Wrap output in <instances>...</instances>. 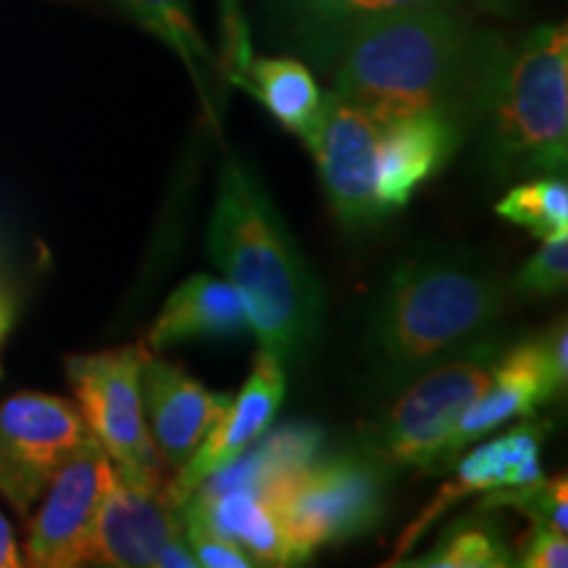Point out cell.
<instances>
[{
    "label": "cell",
    "instance_id": "obj_1",
    "mask_svg": "<svg viewBox=\"0 0 568 568\" xmlns=\"http://www.w3.org/2000/svg\"><path fill=\"white\" fill-rule=\"evenodd\" d=\"M506 53L443 6L355 19L335 71V95L376 119L418 111L485 116Z\"/></svg>",
    "mask_w": 568,
    "mask_h": 568
},
{
    "label": "cell",
    "instance_id": "obj_2",
    "mask_svg": "<svg viewBox=\"0 0 568 568\" xmlns=\"http://www.w3.org/2000/svg\"><path fill=\"white\" fill-rule=\"evenodd\" d=\"M506 284L487 261L458 247H432L389 272L368 318V372L385 393L410 376L495 337Z\"/></svg>",
    "mask_w": 568,
    "mask_h": 568
},
{
    "label": "cell",
    "instance_id": "obj_3",
    "mask_svg": "<svg viewBox=\"0 0 568 568\" xmlns=\"http://www.w3.org/2000/svg\"><path fill=\"white\" fill-rule=\"evenodd\" d=\"M209 253L243 295L247 322L264 351L282 364L303 358L322 326V284L266 190L237 159H226L219 172Z\"/></svg>",
    "mask_w": 568,
    "mask_h": 568
},
{
    "label": "cell",
    "instance_id": "obj_4",
    "mask_svg": "<svg viewBox=\"0 0 568 568\" xmlns=\"http://www.w3.org/2000/svg\"><path fill=\"white\" fill-rule=\"evenodd\" d=\"M487 155L503 174H560L568 159V32L545 24L506 53L485 109Z\"/></svg>",
    "mask_w": 568,
    "mask_h": 568
},
{
    "label": "cell",
    "instance_id": "obj_5",
    "mask_svg": "<svg viewBox=\"0 0 568 568\" xmlns=\"http://www.w3.org/2000/svg\"><path fill=\"white\" fill-rule=\"evenodd\" d=\"M500 353V339L489 337L410 376L389 393L393 400L364 424L358 450L387 471H432L443 466L447 439L466 408L493 385Z\"/></svg>",
    "mask_w": 568,
    "mask_h": 568
},
{
    "label": "cell",
    "instance_id": "obj_6",
    "mask_svg": "<svg viewBox=\"0 0 568 568\" xmlns=\"http://www.w3.org/2000/svg\"><path fill=\"white\" fill-rule=\"evenodd\" d=\"M268 506L280 518L287 564L301 566L324 545L368 535L387 514V468L366 453L318 458Z\"/></svg>",
    "mask_w": 568,
    "mask_h": 568
},
{
    "label": "cell",
    "instance_id": "obj_7",
    "mask_svg": "<svg viewBox=\"0 0 568 568\" xmlns=\"http://www.w3.org/2000/svg\"><path fill=\"white\" fill-rule=\"evenodd\" d=\"M151 351L126 345L119 351L71 355L67 374L77 408L116 468L161 477V453L155 447L142 408V366Z\"/></svg>",
    "mask_w": 568,
    "mask_h": 568
},
{
    "label": "cell",
    "instance_id": "obj_8",
    "mask_svg": "<svg viewBox=\"0 0 568 568\" xmlns=\"http://www.w3.org/2000/svg\"><path fill=\"white\" fill-rule=\"evenodd\" d=\"M90 437L67 397L21 393L0 403V495L30 516L55 471Z\"/></svg>",
    "mask_w": 568,
    "mask_h": 568
},
{
    "label": "cell",
    "instance_id": "obj_9",
    "mask_svg": "<svg viewBox=\"0 0 568 568\" xmlns=\"http://www.w3.org/2000/svg\"><path fill=\"white\" fill-rule=\"evenodd\" d=\"M113 479V464L95 437L67 458L40 497L27 527L24 564L34 568L88 566L98 510Z\"/></svg>",
    "mask_w": 568,
    "mask_h": 568
},
{
    "label": "cell",
    "instance_id": "obj_10",
    "mask_svg": "<svg viewBox=\"0 0 568 568\" xmlns=\"http://www.w3.org/2000/svg\"><path fill=\"white\" fill-rule=\"evenodd\" d=\"M379 132L382 119L329 92L314 134L305 140L316 159L332 213L351 230H366L385 219L376 201Z\"/></svg>",
    "mask_w": 568,
    "mask_h": 568
},
{
    "label": "cell",
    "instance_id": "obj_11",
    "mask_svg": "<svg viewBox=\"0 0 568 568\" xmlns=\"http://www.w3.org/2000/svg\"><path fill=\"white\" fill-rule=\"evenodd\" d=\"M184 539L182 506L155 474L113 466L98 510L88 566L151 568L166 545Z\"/></svg>",
    "mask_w": 568,
    "mask_h": 568
},
{
    "label": "cell",
    "instance_id": "obj_12",
    "mask_svg": "<svg viewBox=\"0 0 568 568\" xmlns=\"http://www.w3.org/2000/svg\"><path fill=\"white\" fill-rule=\"evenodd\" d=\"M284 400V364L274 353L261 351L253 361V372L237 395H232L230 408L222 418L213 424L209 437L190 456L187 464L176 468V477L169 489L174 500H187L190 493L201 485L213 471L232 464L234 458L243 456L255 439L264 437L272 426L276 410Z\"/></svg>",
    "mask_w": 568,
    "mask_h": 568
},
{
    "label": "cell",
    "instance_id": "obj_13",
    "mask_svg": "<svg viewBox=\"0 0 568 568\" xmlns=\"http://www.w3.org/2000/svg\"><path fill=\"white\" fill-rule=\"evenodd\" d=\"M466 134V124L450 113L418 111L382 122L376 201L385 216L403 209L426 180H432Z\"/></svg>",
    "mask_w": 568,
    "mask_h": 568
},
{
    "label": "cell",
    "instance_id": "obj_14",
    "mask_svg": "<svg viewBox=\"0 0 568 568\" xmlns=\"http://www.w3.org/2000/svg\"><path fill=\"white\" fill-rule=\"evenodd\" d=\"M232 395L211 393L184 368L148 355L142 366V408L151 437L169 466L182 468L230 408Z\"/></svg>",
    "mask_w": 568,
    "mask_h": 568
},
{
    "label": "cell",
    "instance_id": "obj_15",
    "mask_svg": "<svg viewBox=\"0 0 568 568\" xmlns=\"http://www.w3.org/2000/svg\"><path fill=\"white\" fill-rule=\"evenodd\" d=\"M545 426L539 424H518L514 429H508L506 435L489 439V443L479 445L477 450L468 453V456L458 464L456 479L450 485L439 489V495L429 506L424 508V514L416 518V524L403 531L400 542L393 560L387 566H397L410 545H416L424 537V531L432 527L437 516H443L453 503L460 497L474 495V493H493V489L503 487H518L529 485L542 477V468H539V447H542Z\"/></svg>",
    "mask_w": 568,
    "mask_h": 568
},
{
    "label": "cell",
    "instance_id": "obj_16",
    "mask_svg": "<svg viewBox=\"0 0 568 568\" xmlns=\"http://www.w3.org/2000/svg\"><path fill=\"white\" fill-rule=\"evenodd\" d=\"M251 329L243 295L230 280L195 274L163 303L148 332V351H166L190 339H230Z\"/></svg>",
    "mask_w": 568,
    "mask_h": 568
},
{
    "label": "cell",
    "instance_id": "obj_17",
    "mask_svg": "<svg viewBox=\"0 0 568 568\" xmlns=\"http://www.w3.org/2000/svg\"><path fill=\"white\" fill-rule=\"evenodd\" d=\"M182 514L197 518L213 535L237 545L253 566H290L287 542L274 508L247 489L195 493L182 503Z\"/></svg>",
    "mask_w": 568,
    "mask_h": 568
},
{
    "label": "cell",
    "instance_id": "obj_18",
    "mask_svg": "<svg viewBox=\"0 0 568 568\" xmlns=\"http://www.w3.org/2000/svg\"><path fill=\"white\" fill-rule=\"evenodd\" d=\"M245 88L272 113L284 130L303 142L311 138L322 116L324 95L308 69L295 59H251L245 71Z\"/></svg>",
    "mask_w": 568,
    "mask_h": 568
},
{
    "label": "cell",
    "instance_id": "obj_19",
    "mask_svg": "<svg viewBox=\"0 0 568 568\" xmlns=\"http://www.w3.org/2000/svg\"><path fill=\"white\" fill-rule=\"evenodd\" d=\"M400 566L414 568H506L516 566V552L495 529L493 521L481 516H468L445 529L437 545L422 558L400 560Z\"/></svg>",
    "mask_w": 568,
    "mask_h": 568
},
{
    "label": "cell",
    "instance_id": "obj_20",
    "mask_svg": "<svg viewBox=\"0 0 568 568\" xmlns=\"http://www.w3.org/2000/svg\"><path fill=\"white\" fill-rule=\"evenodd\" d=\"M495 213L508 224L524 226L531 237H556L568 232V184L558 174L521 182L497 201Z\"/></svg>",
    "mask_w": 568,
    "mask_h": 568
},
{
    "label": "cell",
    "instance_id": "obj_21",
    "mask_svg": "<svg viewBox=\"0 0 568 568\" xmlns=\"http://www.w3.org/2000/svg\"><path fill=\"white\" fill-rule=\"evenodd\" d=\"M116 3L124 6L145 30L166 42L203 90V69L213 59L193 21L190 0H116Z\"/></svg>",
    "mask_w": 568,
    "mask_h": 568
},
{
    "label": "cell",
    "instance_id": "obj_22",
    "mask_svg": "<svg viewBox=\"0 0 568 568\" xmlns=\"http://www.w3.org/2000/svg\"><path fill=\"white\" fill-rule=\"evenodd\" d=\"M516 508L529 518L531 527H548L566 535L568 529V485L566 477L535 479L529 485L493 489L485 495L479 510Z\"/></svg>",
    "mask_w": 568,
    "mask_h": 568
},
{
    "label": "cell",
    "instance_id": "obj_23",
    "mask_svg": "<svg viewBox=\"0 0 568 568\" xmlns=\"http://www.w3.org/2000/svg\"><path fill=\"white\" fill-rule=\"evenodd\" d=\"M542 247L518 268L514 287L527 295H556L568 282V232L542 240Z\"/></svg>",
    "mask_w": 568,
    "mask_h": 568
},
{
    "label": "cell",
    "instance_id": "obj_24",
    "mask_svg": "<svg viewBox=\"0 0 568 568\" xmlns=\"http://www.w3.org/2000/svg\"><path fill=\"white\" fill-rule=\"evenodd\" d=\"M182 527L184 539H187L190 550L197 560V566L205 568H251L253 560L245 556L237 545H232L230 539L213 535L205 524L197 518L182 514Z\"/></svg>",
    "mask_w": 568,
    "mask_h": 568
},
{
    "label": "cell",
    "instance_id": "obj_25",
    "mask_svg": "<svg viewBox=\"0 0 568 568\" xmlns=\"http://www.w3.org/2000/svg\"><path fill=\"white\" fill-rule=\"evenodd\" d=\"M516 566L524 568H566L568 566V539L556 529L531 527L521 539Z\"/></svg>",
    "mask_w": 568,
    "mask_h": 568
},
{
    "label": "cell",
    "instance_id": "obj_26",
    "mask_svg": "<svg viewBox=\"0 0 568 568\" xmlns=\"http://www.w3.org/2000/svg\"><path fill=\"white\" fill-rule=\"evenodd\" d=\"M445 3L447 0H316V11H322L326 19H364L372 13Z\"/></svg>",
    "mask_w": 568,
    "mask_h": 568
},
{
    "label": "cell",
    "instance_id": "obj_27",
    "mask_svg": "<svg viewBox=\"0 0 568 568\" xmlns=\"http://www.w3.org/2000/svg\"><path fill=\"white\" fill-rule=\"evenodd\" d=\"M19 566H24V560H21L17 539H13L11 524L6 521L3 514H0V568H19Z\"/></svg>",
    "mask_w": 568,
    "mask_h": 568
},
{
    "label": "cell",
    "instance_id": "obj_28",
    "mask_svg": "<svg viewBox=\"0 0 568 568\" xmlns=\"http://www.w3.org/2000/svg\"><path fill=\"white\" fill-rule=\"evenodd\" d=\"M11 318H13L11 297L6 295L3 287H0V347H3V339H6V335H9V329H11Z\"/></svg>",
    "mask_w": 568,
    "mask_h": 568
}]
</instances>
